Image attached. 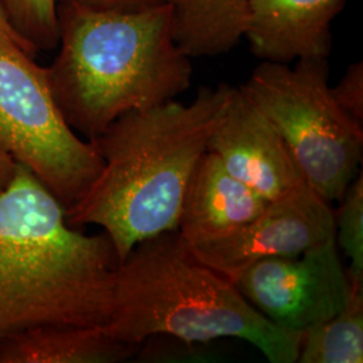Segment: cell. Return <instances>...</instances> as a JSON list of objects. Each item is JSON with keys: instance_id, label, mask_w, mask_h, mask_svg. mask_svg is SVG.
I'll list each match as a JSON object with an SVG mask.
<instances>
[{"instance_id": "cell-18", "label": "cell", "mask_w": 363, "mask_h": 363, "mask_svg": "<svg viewBox=\"0 0 363 363\" xmlns=\"http://www.w3.org/2000/svg\"><path fill=\"white\" fill-rule=\"evenodd\" d=\"M58 3L76 4L96 11L130 13L156 6L160 0H58Z\"/></svg>"}, {"instance_id": "cell-9", "label": "cell", "mask_w": 363, "mask_h": 363, "mask_svg": "<svg viewBox=\"0 0 363 363\" xmlns=\"http://www.w3.org/2000/svg\"><path fill=\"white\" fill-rule=\"evenodd\" d=\"M208 151L269 202L307 184L279 132L240 86L208 139Z\"/></svg>"}, {"instance_id": "cell-7", "label": "cell", "mask_w": 363, "mask_h": 363, "mask_svg": "<svg viewBox=\"0 0 363 363\" xmlns=\"http://www.w3.org/2000/svg\"><path fill=\"white\" fill-rule=\"evenodd\" d=\"M233 283L267 320L298 337L342 311L352 291L335 240L296 257L259 259Z\"/></svg>"}, {"instance_id": "cell-8", "label": "cell", "mask_w": 363, "mask_h": 363, "mask_svg": "<svg viewBox=\"0 0 363 363\" xmlns=\"http://www.w3.org/2000/svg\"><path fill=\"white\" fill-rule=\"evenodd\" d=\"M335 240L331 203L308 184L271 201L255 220L232 233L189 245L196 259L233 281L259 259L296 257Z\"/></svg>"}, {"instance_id": "cell-11", "label": "cell", "mask_w": 363, "mask_h": 363, "mask_svg": "<svg viewBox=\"0 0 363 363\" xmlns=\"http://www.w3.org/2000/svg\"><path fill=\"white\" fill-rule=\"evenodd\" d=\"M269 201L238 181L220 159L206 151L183 198L178 233L187 245L232 233L255 220Z\"/></svg>"}, {"instance_id": "cell-2", "label": "cell", "mask_w": 363, "mask_h": 363, "mask_svg": "<svg viewBox=\"0 0 363 363\" xmlns=\"http://www.w3.org/2000/svg\"><path fill=\"white\" fill-rule=\"evenodd\" d=\"M118 267L108 235L86 234L18 164L0 194V343L40 325L105 327Z\"/></svg>"}, {"instance_id": "cell-17", "label": "cell", "mask_w": 363, "mask_h": 363, "mask_svg": "<svg viewBox=\"0 0 363 363\" xmlns=\"http://www.w3.org/2000/svg\"><path fill=\"white\" fill-rule=\"evenodd\" d=\"M331 94L337 106L354 121L363 125V64H351Z\"/></svg>"}, {"instance_id": "cell-14", "label": "cell", "mask_w": 363, "mask_h": 363, "mask_svg": "<svg viewBox=\"0 0 363 363\" xmlns=\"http://www.w3.org/2000/svg\"><path fill=\"white\" fill-rule=\"evenodd\" d=\"M298 362H363V291H351L345 308L301 335Z\"/></svg>"}, {"instance_id": "cell-10", "label": "cell", "mask_w": 363, "mask_h": 363, "mask_svg": "<svg viewBox=\"0 0 363 363\" xmlns=\"http://www.w3.org/2000/svg\"><path fill=\"white\" fill-rule=\"evenodd\" d=\"M347 0H250L245 38L256 58L292 64L328 58L331 25Z\"/></svg>"}, {"instance_id": "cell-5", "label": "cell", "mask_w": 363, "mask_h": 363, "mask_svg": "<svg viewBox=\"0 0 363 363\" xmlns=\"http://www.w3.org/2000/svg\"><path fill=\"white\" fill-rule=\"evenodd\" d=\"M240 88L272 123L306 183L337 202L359 172L363 125L335 103L327 58L261 61Z\"/></svg>"}, {"instance_id": "cell-1", "label": "cell", "mask_w": 363, "mask_h": 363, "mask_svg": "<svg viewBox=\"0 0 363 363\" xmlns=\"http://www.w3.org/2000/svg\"><path fill=\"white\" fill-rule=\"evenodd\" d=\"M234 88L202 86L189 104L171 100L116 118L93 140L103 167L66 208L67 223L101 228L118 262L145 240L177 232L187 184Z\"/></svg>"}, {"instance_id": "cell-13", "label": "cell", "mask_w": 363, "mask_h": 363, "mask_svg": "<svg viewBox=\"0 0 363 363\" xmlns=\"http://www.w3.org/2000/svg\"><path fill=\"white\" fill-rule=\"evenodd\" d=\"M172 15L174 37L190 58L216 57L245 38L250 0H160Z\"/></svg>"}, {"instance_id": "cell-6", "label": "cell", "mask_w": 363, "mask_h": 363, "mask_svg": "<svg viewBox=\"0 0 363 363\" xmlns=\"http://www.w3.org/2000/svg\"><path fill=\"white\" fill-rule=\"evenodd\" d=\"M34 58L0 34V150L69 208L91 187L103 157L93 140L66 124L46 67Z\"/></svg>"}, {"instance_id": "cell-3", "label": "cell", "mask_w": 363, "mask_h": 363, "mask_svg": "<svg viewBox=\"0 0 363 363\" xmlns=\"http://www.w3.org/2000/svg\"><path fill=\"white\" fill-rule=\"evenodd\" d=\"M58 52L46 67L66 124L94 140L116 118L189 91L191 58L177 43L169 6L96 11L58 3Z\"/></svg>"}, {"instance_id": "cell-19", "label": "cell", "mask_w": 363, "mask_h": 363, "mask_svg": "<svg viewBox=\"0 0 363 363\" xmlns=\"http://www.w3.org/2000/svg\"><path fill=\"white\" fill-rule=\"evenodd\" d=\"M18 169V163L0 150V194L10 186Z\"/></svg>"}, {"instance_id": "cell-15", "label": "cell", "mask_w": 363, "mask_h": 363, "mask_svg": "<svg viewBox=\"0 0 363 363\" xmlns=\"http://www.w3.org/2000/svg\"><path fill=\"white\" fill-rule=\"evenodd\" d=\"M9 22L28 50H52L60 40L58 0H0Z\"/></svg>"}, {"instance_id": "cell-20", "label": "cell", "mask_w": 363, "mask_h": 363, "mask_svg": "<svg viewBox=\"0 0 363 363\" xmlns=\"http://www.w3.org/2000/svg\"><path fill=\"white\" fill-rule=\"evenodd\" d=\"M0 34L4 35V37H7L9 39H11L16 45H19L23 50H26V52H30L31 55H34L33 52L28 50V48L25 45V42L19 38V35L13 31V27L10 25V22H9V18H7V15H6V11H4V9H3L1 1H0ZM34 57H35V55H34Z\"/></svg>"}, {"instance_id": "cell-4", "label": "cell", "mask_w": 363, "mask_h": 363, "mask_svg": "<svg viewBox=\"0 0 363 363\" xmlns=\"http://www.w3.org/2000/svg\"><path fill=\"white\" fill-rule=\"evenodd\" d=\"M105 328L132 343L159 335L187 343L237 337L271 363L298 362L301 340L267 320L232 280L196 259L178 230L145 240L118 262Z\"/></svg>"}, {"instance_id": "cell-16", "label": "cell", "mask_w": 363, "mask_h": 363, "mask_svg": "<svg viewBox=\"0 0 363 363\" xmlns=\"http://www.w3.org/2000/svg\"><path fill=\"white\" fill-rule=\"evenodd\" d=\"M334 210L335 241L350 261L346 272L352 289L363 291V175L359 171Z\"/></svg>"}, {"instance_id": "cell-12", "label": "cell", "mask_w": 363, "mask_h": 363, "mask_svg": "<svg viewBox=\"0 0 363 363\" xmlns=\"http://www.w3.org/2000/svg\"><path fill=\"white\" fill-rule=\"evenodd\" d=\"M143 345L117 339L105 327L40 325L1 342L0 363L123 362Z\"/></svg>"}]
</instances>
